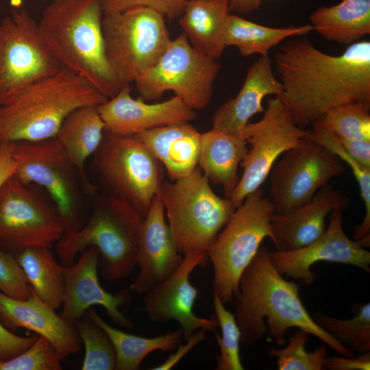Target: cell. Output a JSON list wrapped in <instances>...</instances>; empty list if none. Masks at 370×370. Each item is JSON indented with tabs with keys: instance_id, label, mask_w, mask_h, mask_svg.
<instances>
[{
	"instance_id": "cell-31",
	"label": "cell",
	"mask_w": 370,
	"mask_h": 370,
	"mask_svg": "<svg viewBox=\"0 0 370 370\" xmlns=\"http://www.w3.org/2000/svg\"><path fill=\"white\" fill-rule=\"evenodd\" d=\"M16 258L38 297L53 309L60 308L64 295L63 265L56 262L51 249L28 247Z\"/></svg>"
},
{
	"instance_id": "cell-16",
	"label": "cell",
	"mask_w": 370,
	"mask_h": 370,
	"mask_svg": "<svg viewBox=\"0 0 370 370\" xmlns=\"http://www.w3.org/2000/svg\"><path fill=\"white\" fill-rule=\"evenodd\" d=\"M343 211L331 212L330 224L323 234L311 243L291 251H268L270 260L282 275L301 280L310 286L315 280L311 267L319 261L341 263L370 271L369 242L351 240L343 227Z\"/></svg>"
},
{
	"instance_id": "cell-11",
	"label": "cell",
	"mask_w": 370,
	"mask_h": 370,
	"mask_svg": "<svg viewBox=\"0 0 370 370\" xmlns=\"http://www.w3.org/2000/svg\"><path fill=\"white\" fill-rule=\"evenodd\" d=\"M221 65L195 49L184 33L171 40L158 61L134 83L144 101H155L173 91L191 109H204L212 95Z\"/></svg>"
},
{
	"instance_id": "cell-15",
	"label": "cell",
	"mask_w": 370,
	"mask_h": 370,
	"mask_svg": "<svg viewBox=\"0 0 370 370\" xmlns=\"http://www.w3.org/2000/svg\"><path fill=\"white\" fill-rule=\"evenodd\" d=\"M263 113L260 120L248 123L240 134L251 148L241 162L243 172L231 197L236 208L260 188L278 159L310 134V130L297 125L277 97L267 99Z\"/></svg>"
},
{
	"instance_id": "cell-44",
	"label": "cell",
	"mask_w": 370,
	"mask_h": 370,
	"mask_svg": "<svg viewBox=\"0 0 370 370\" xmlns=\"http://www.w3.org/2000/svg\"><path fill=\"white\" fill-rule=\"evenodd\" d=\"M334 136L351 156L363 166L370 168V140H345Z\"/></svg>"
},
{
	"instance_id": "cell-36",
	"label": "cell",
	"mask_w": 370,
	"mask_h": 370,
	"mask_svg": "<svg viewBox=\"0 0 370 370\" xmlns=\"http://www.w3.org/2000/svg\"><path fill=\"white\" fill-rule=\"evenodd\" d=\"M212 303L215 317L221 330V336L214 330L220 354L217 358V370H243L240 343L241 331L234 314L227 310L221 299L212 293Z\"/></svg>"
},
{
	"instance_id": "cell-6",
	"label": "cell",
	"mask_w": 370,
	"mask_h": 370,
	"mask_svg": "<svg viewBox=\"0 0 370 370\" xmlns=\"http://www.w3.org/2000/svg\"><path fill=\"white\" fill-rule=\"evenodd\" d=\"M159 194L183 255L207 254L236 208L231 199L221 198L213 191L198 166L186 177L163 182Z\"/></svg>"
},
{
	"instance_id": "cell-19",
	"label": "cell",
	"mask_w": 370,
	"mask_h": 370,
	"mask_svg": "<svg viewBox=\"0 0 370 370\" xmlns=\"http://www.w3.org/2000/svg\"><path fill=\"white\" fill-rule=\"evenodd\" d=\"M130 84H123L119 92L97 106L105 130L117 135L134 136L154 128L190 123L196 111L175 95L160 103H148L135 99Z\"/></svg>"
},
{
	"instance_id": "cell-9",
	"label": "cell",
	"mask_w": 370,
	"mask_h": 370,
	"mask_svg": "<svg viewBox=\"0 0 370 370\" xmlns=\"http://www.w3.org/2000/svg\"><path fill=\"white\" fill-rule=\"evenodd\" d=\"M102 30L107 58L122 85L149 70L171 40L164 16L148 8L103 13Z\"/></svg>"
},
{
	"instance_id": "cell-33",
	"label": "cell",
	"mask_w": 370,
	"mask_h": 370,
	"mask_svg": "<svg viewBox=\"0 0 370 370\" xmlns=\"http://www.w3.org/2000/svg\"><path fill=\"white\" fill-rule=\"evenodd\" d=\"M355 316L341 319L321 312L314 320L343 345L359 353L370 352V304L360 305Z\"/></svg>"
},
{
	"instance_id": "cell-4",
	"label": "cell",
	"mask_w": 370,
	"mask_h": 370,
	"mask_svg": "<svg viewBox=\"0 0 370 370\" xmlns=\"http://www.w3.org/2000/svg\"><path fill=\"white\" fill-rule=\"evenodd\" d=\"M107 99L84 77L62 68L0 106V140L16 143L53 138L73 110L98 106Z\"/></svg>"
},
{
	"instance_id": "cell-14",
	"label": "cell",
	"mask_w": 370,
	"mask_h": 370,
	"mask_svg": "<svg viewBox=\"0 0 370 370\" xmlns=\"http://www.w3.org/2000/svg\"><path fill=\"white\" fill-rule=\"evenodd\" d=\"M345 171L344 162L337 156L306 137L273 166L268 198L275 212L288 213L309 201L319 188Z\"/></svg>"
},
{
	"instance_id": "cell-42",
	"label": "cell",
	"mask_w": 370,
	"mask_h": 370,
	"mask_svg": "<svg viewBox=\"0 0 370 370\" xmlns=\"http://www.w3.org/2000/svg\"><path fill=\"white\" fill-rule=\"evenodd\" d=\"M204 329H199L186 340L184 344L180 343L175 349V352L162 364L151 368V370H170L175 367L191 349L202 341L207 339Z\"/></svg>"
},
{
	"instance_id": "cell-34",
	"label": "cell",
	"mask_w": 370,
	"mask_h": 370,
	"mask_svg": "<svg viewBox=\"0 0 370 370\" xmlns=\"http://www.w3.org/2000/svg\"><path fill=\"white\" fill-rule=\"evenodd\" d=\"M370 106L351 102L328 110L317 121L336 137L370 140Z\"/></svg>"
},
{
	"instance_id": "cell-37",
	"label": "cell",
	"mask_w": 370,
	"mask_h": 370,
	"mask_svg": "<svg viewBox=\"0 0 370 370\" xmlns=\"http://www.w3.org/2000/svg\"><path fill=\"white\" fill-rule=\"evenodd\" d=\"M310 334L304 331H297L289 338L288 344L284 348L269 347L268 355L277 358L279 370H323L327 358L325 345H322L312 352L305 348Z\"/></svg>"
},
{
	"instance_id": "cell-41",
	"label": "cell",
	"mask_w": 370,
	"mask_h": 370,
	"mask_svg": "<svg viewBox=\"0 0 370 370\" xmlns=\"http://www.w3.org/2000/svg\"><path fill=\"white\" fill-rule=\"evenodd\" d=\"M39 335L20 336L5 328L0 321V359H10L30 347Z\"/></svg>"
},
{
	"instance_id": "cell-10",
	"label": "cell",
	"mask_w": 370,
	"mask_h": 370,
	"mask_svg": "<svg viewBox=\"0 0 370 370\" xmlns=\"http://www.w3.org/2000/svg\"><path fill=\"white\" fill-rule=\"evenodd\" d=\"M14 175L38 186L49 195L62 221L64 232L85 223L84 191L79 172L55 138L14 143Z\"/></svg>"
},
{
	"instance_id": "cell-12",
	"label": "cell",
	"mask_w": 370,
	"mask_h": 370,
	"mask_svg": "<svg viewBox=\"0 0 370 370\" xmlns=\"http://www.w3.org/2000/svg\"><path fill=\"white\" fill-rule=\"evenodd\" d=\"M58 212L40 187L14 174L0 188V249L17 255L31 247L51 248L64 233Z\"/></svg>"
},
{
	"instance_id": "cell-45",
	"label": "cell",
	"mask_w": 370,
	"mask_h": 370,
	"mask_svg": "<svg viewBox=\"0 0 370 370\" xmlns=\"http://www.w3.org/2000/svg\"><path fill=\"white\" fill-rule=\"evenodd\" d=\"M14 143L2 142L0 149V188L16 172V164L14 158Z\"/></svg>"
},
{
	"instance_id": "cell-43",
	"label": "cell",
	"mask_w": 370,
	"mask_h": 370,
	"mask_svg": "<svg viewBox=\"0 0 370 370\" xmlns=\"http://www.w3.org/2000/svg\"><path fill=\"white\" fill-rule=\"evenodd\" d=\"M323 367L329 370H369L370 352L362 353L357 358L343 356L327 357Z\"/></svg>"
},
{
	"instance_id": "cell-21",
	"label": "cell",
	"mask_w": 370,
	"mask_h": 370,
	"mask_svg": "<svg viewBox=\"0 0 370 370\" xmlns=\"http://www.w3.org/2000/svg\"><path fill=\"white\" fill-rule=\"evenodd\" d=\"M0 321L13 332L25 328L45 337L53 345L61 361L81 350L82 341L75 324L58 314L32 287L25 299H14L0 292Z\"/></svg>"
},
{
	"instance_id": "cell-25",
	"label": "cell",
	"mask_w": 370,
	"mask_h": 370,
	"mask_svg": "<svg viewBox=\"0 0 370 370\" xmlns=\"http://www.w3.org/2000/svg\"><path fill=\"white\" fill-rule=\"evenodd\" d=\"M104 132L97 106H86L71 112L55 136L77 169L84 192L90 197L98 194V186L90 181L85 164L99 148Z\"/></svg>"
},
{
	"instance_id": "cell-27",
	"label": "cell",
	"mask_w": 370,
	"mask_h": 370,
	"mask_svg": "<svg viewBox=\"0 0 370 370\" xmlns=\"http://www.w3.org/2000/svg\"><path fill=\"white\" fill-rule=\"evenodd\" d=\"M229 0H186L179 23L190 44L217 60L223 54Z\"/></svg>"
},
{
	"instance_id": "cell-17",
	"label": "cell",
	"mask_w": 370,
	"mask_h": 370,
	"mask_svg": "<svg viewBox=\"0 0 370 370\" xmlns=\"http://www.w3.org/2000/svg\"><path fill=\"white\" fill-rule=\"evenodd\" d=\"M206 253L184 255L180 267L165 280L144 294V309L149 319L156 322L175 320L181 326L183 338L187 340L196 330L214 332L219 327L214 316L204 318L193 312L198 291L190 282L192 272L208 261Z\"/></svg>"
},
{
	"instance_id": "cell-35",
	"label": "cell",
	"mask_w": 370,
	"mask_h": 370,
	"mask_svg": "<svg viewBox=\"0 0 370 370\" xmlns=\"http://www.w3.org/2000/svg\"><path fill=\"white\" fill-rule=\"evenodd\" d=\"M75 324L85 347L81 369H115L116 351L107 333L85 314L77 319Z\"/></svg>"
},
{
	"instance_id": "cell-23",
	"label": "cell",
	"mask_w": 370,
	"mask_h": 370,
	"mask_svg": "<svg viewBox=\"0 0 370 370\" xmlns=\"http://www.w3.org/2000/svg\"><path fill=\"white\" fill-rule=\"evenodd\" d=\"M282 91L280 80L275 75L271 59L260 56L248 69L244 83L236 96L223 103L214 113L212 128L238 135L258 113L264 112L263 99L268 95L278 97Z\"/></svg>"
},
{
	"instance_id": "cell-8",
	"label": "cell",
	"mask_w": 370,
	"mask_h": 370,
	"mask_svg": "<svg viewBox=\"0 0 370 370\" xmlns=\"http://www.w3.org/2000/svg\"><path fill=\"white\" fill-rule=\"evenodd\" d=\"M91 170L106 194L132 205L144 217L163 183L164 167L134 136L105 130Z\"/></svg>"
},
{
	"instance_id": "cell-39",
	"label": "cell",
	"mask_w": 370,
	"mask_h": 370,
	"mask_svg": "<svg viewBox=\"0 0 370 370\" xmlns=\"http://www.w3.org/2000/svg\"><path fill=\"white\" fill-rule=\"evenodd\" d=\"M31 285L16 256L0 249V292L8 297L25 299Z\"/></svg>"
},
{
	"instance_id": "cell-5",
	"label": "cell",
	"mask_w": 370,
	"mask_h": 370,
	"mask_svg": "<svg viewBox=\"0 0 370 370\" xmlns=\"http://www.w3.org/2000/svg\"><path fill=\"white\" fill-rule=\"evenodd\" d=\"M94 197L90 217L79 230L64 233L55 244L56 252L62 265L69 266L82 250L95 247L102 277L110 282L124 280L137 266L143 217L122 199L107 194Z\"/></svg>"
},
{
	"instance_id": "cell-7",
	"label": "cell",
	"mask_w": 370,
	"mask_h": 370,
	"mask_svg": "<svg viewBox=\"0 0 370 370\" xmlns=\"http://www.w3.org/2000/svg\"><path fill=\"white\" fill-rule=\"evenodd\" d=\"M275 208L259 188L236 208L208 251L213 269L212 293L224 304L238 291L240 277L267 237L273 241L271 217Z\"/></svg>"
},
{
	"instance_id": "cell-13",
	"label": "cell",
	"mask_w": 370,
	"mask_h": 370,
	"mask_svg": "<svg viewBox=\"0 0 370 370\" xmlns=\"http://www.w3.org/2000/svg\"><path fill=\"white\" fill-rule=\"evenodd\" d=\"M62 66L48 50L38 24L24 9L0 20V106Z\"/></svg>"
},
{
	"instance_id": "cell-24",
	"label": "cell",
	"mask_w": 370,
	"mask_h": 370,
	"mask_svg": "<svg viewBox=\"0 0 370 370\" xmlns=\"http://www.w3.org/2000/svg\"><path fill=\"white\" fill-rule=\"evenodd\" d=\"M162 164L171 181L197 166L201 133L190 123L165 125L134 135Z\"/></svg>"
},
{
	"instance_id": "cell-47",
	"label": "cell",
	"mask_w": 370,
	"mask_h": 370,
	"mask_svg": "<svg viewBox=\"0 0 370 370\" xmlns=\"http://www.w3.org/2000/svg\"><path fill=\"white\" fill-rule=\"evenodd\" d=\"M1 143H2V142H1V140H0V149H1Z\"/></svg>"
},
{
	"instance_id": "cell-22",
	"label": "cell",
	"mask_w": 370,
	"mask_h": 370,
	"mask_svg": "<svg viewBox=\"0 0 370 370\" xmlns=\"http://www.w3.org/2000/svg\"><path fill=\"white\" fill-rule=\"evenodd\" d=\"M350 204L347 196L328 183L309 201L293 210L286 214L273 213V244L278 250L291 251L311 243L325 231L327 216L334 210L347 209Z\"/></svg>"
},
{
	"instance_id": "cell-38",
	"label": "cell",
	"mask_w": 370,
	"mask_h": 370,
	"mask_svg": "<svg viewBox=\"0 0 370 370\" xmlns=\"http://www.w3.org/2000/svg\"><path fill=\"white\" fill-rule=\"evenodd\" d=\"M61 362L53 345L39 336L30 347L17 356L0 359V370H61Z\"/></svg>"
},
{
	"instance_id": "cell-40",
	"label": "cell",
	"mask_w": 370,
	"mask_h": 370,
	"mask_svg": "<svg viewBox=\"0 0 370 370\" xmlns=\"http://www.w3.org/2000/svg\"><path fill=\"white\" fill-rule=\"evenodd\" d=\"M186 0H101L103 13L120 12L134 8L153 9L164 16L174 18L184 12Z\"/></svg>"
},
{
	"instance_id": "cell-29",
	"label": "cell",
	"mask_w": 370,
	"mask_h": 370,
	"mask_svg": "<svg viewBox=\"0 0 370 370\" xmlns=\"http://www.w3.org/2000/svg\"><path fill=\"white\" fill-rule=\"evenodd\" d=\"M84 314L99 325L110 338L116 351V370H138L150 353L157 350L164 352L174 351L183 338L181 328L148 338L127 333L112 326L91 307Z\"/></svg>"
},
{
	"instance_id": "cell-18",
	"label": "cell",
	"mask_w": 370,
	"mask_h": 370,
	"mask_svg": "<svg viewBox=\"0 0 370 370\" xmlns=\"http://www.w3.org/2000/svg\"><path fill=\"white\" fill-rule=\"evenodd\" d=\"M79 254L76 262L62 267L64 295L59 314L67 322L75 323L88 308L100 305L114 324L128 329L133 328L134 323L121 310L130 304V290H121L115 295L106 291L98 278L99 250L91 246Z\"/></svg>"
},
{
	"instance_id": "cell-46",
	"label": "cell",
	"mask_w": 370,
	"mask_h": 370,
	"mask_svg": "<svg viewBox=\"0 0 370 370\" xmlns=\"http://www.w3.org/2000/svg\"><path fill=\"white\" fill-rule=\"evenodd\" d=\"M262 0H229L230 11L249 13L259 8Z\"/></svg>"
},
{
	"instance_id": "cell-26",
	"label": "cell",
	"mask_w": 370,
	"mask_h": 370,
	"mask_svg": "<svg viewBox=\"0 0 370 370\" xmlns=\"http://www.w3.org/2000/svg\"><path fill=\"white\" fill-rule=\"evenodd\" d=\"M248 151L247 141L240 135L212 128L201 133L198 166L212 182L223 187L231 199L238 183V168Z\"/></svg>"
},
{
	"instance_id": "cell-32",
	"label": "cell",
	"mask_w": 370,
	"mask_h": 370,
	"mask_svg": "<svg viewBox=\"0 0 370 370\" xmlns=\"http://www.w3.org/2000/svg\"><path fill=\"white\" fill-rule=\"evenodd\" d=\"M308 138L326 147L352 169L365 207L362 223L353 229V238L360 240L370 235V168L366 167L351 156L341 145L334 134L318 122L312 125Z\"/></svg>"
},
{
	"instance_id": "cell-2",
	"label": "cell",
	"mask_w": 370,
	"mask_h": 370,
	"mask_svg": "<svg viewBox=\"0 0 370 370\" xmlns=\"http://www.w3.org/2000/svg\"><path fill=\"white\" fill-rule=\"evenodd\" d=\"M235 300L234 316L243 344L255 343L267 334L283 345L287 330L297 328L319 338L340 355L354 356L352 349L315 322L299 297L298 285L286 280L276 270L262 245L243 271Z\"/></svg>"
},
{
	"instance_id": "cell-20",
	"label": "cell",
	"mask_w": 370,
	"mask_h": 370,
	"mask_svg": "<svg viewBox=\"0 0 370 370\" xmlns=\"http://www.w3.org/2000/svg\"><path fill=\"white\" fill-rule=\"evenodd\" d=\"M183 258L165 220L158 192L143 219L137 254L139 272L130 286V291L144 295L168 278Z\"/></svg>"
},
{
	"instance_id": "cell-1",
	"label": "cell",
	"mask_w": 370,
	"mask_h": 370,
	"mask_svg": "<svg viewBox=\"0 0 370 370\" xmlns=\"http://www.w3.org/2000/svg\"><path fill=\"white\" fill-rule=\"evenodd\" d=\"M274 62L282 86L277 97L301 128L342 104L370 106L369 40L354 42L341 55L333 56L301 37L280 46Z\"/></svg>"
},
{
	"instance_id": "cell-30",
	"label": "cell",
	"mask_w": 370,
	"mask_h": 370,
	"mask_svg": "<svg viewBox=\"0 0 370 370\" xmlns=\"http://www.w3.org/2000/svg\"><path fill=\"white\" fill-rule=\"evenodd\" d=\"M314 31L310 24L287 27H271L229 14L225 31V44L235 46L243 56H269L271 48L293 36Z\"/></svg>"
},
{
	"instance_id": "cell-3",
	"label": "cell",
	"mask_w": 370,
	"mask_h": 370,
	"mask_svg": "<svg viewBox=\"0 0 370 370\" xmlns=\"http://www.w3.org/2000/svg\"><path fill=\"white\" fill-rule=\"evenodd\" d=\"M103 14L101 0H54L38 24L48 50L62 67L84 77L110 99L123 85L106 56Z\"/></svg>"
},
{
	"instance_id": "cell-28",
	"label": "cell",
	"mask_w": 370,
	"mask_h": 370,
	"mask_svg": "<svg viewBox=\"0 0 370 370\" xmlns=\"http://www.w3.org/2000/svg\"><path fill=\"white\" fill-rule=\"evenodd\" d=\"M310 21L326 40L352 45L370 34V0H343L320 7L310 14Z\"/></svg>"
}]
</instances>
